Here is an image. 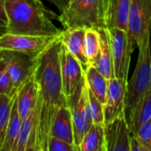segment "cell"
I'll use <instances>...</instances> for the list:
<instances>
[{"mask_svg":"<svg viewBox=\"0 0 151 151\" xmlns=\"http://www.w3.org/2000/svg\"><path fill=\"white\" fill-rule=\"evenodd\" d=\"M15 98L16 96H8L4 95H0V151H2L4 146L6 128Z\"/></svg>","mask_w":151,"mask_h":151,"instance_id":"22","label":"cell"},{"mask_svg":"<svg viewBox=\"0 0 151 151\" xmlns=\"http://www.w3.org/2000/svg\"><path fill=\"white\" fill-rule=\"evenodd\" d=\"M6 33L28 35L58 36L63 30L51 20L41 0H5Z\"/></svg>","mask_w":151,"mask_h":151,"instance_id":"2","label":"cell"},{"mask_svg":"<svg viewBox=\"0 0 151 151\" xmlns=\"http://www.w3.org/2000/svg\"><path fill=\"white\" fill-rule=\"evenodd\" d=\"M1 58L14 87L18 90L32 75L35 60L27 54L15 50H1Z\"/></svg>","mask_w":151,"mask_h":151,"instance_id":"9","label":"cell"},{"mask_svg":"<svg viewBox=\"0 0 151 151\" xmlns=\"http://www.w3.org/2000/svg\"><path fill=\"white\" fill-rule=\"evenodd\" d=\"M41 110L40 97L34 110L22 119L14 151H37V131Z\"/></svg>","mask_w":151,"mask_h":151,"instance_id":"13","label":"cell"},{"mask_svg":"<svg viewBox=\"0 0 151 151\" xmlns=\"http://www.w3.org/2000/svg\"><path fill=\"white\" fill-rule=\"evenodd\" d=\"M130 151H147L146 148L142 144V142L138 140V138L134 135L131 137V144Z\"/></svg>","mask_w":151,"mask_h":151,"instance_id":"28","label":"cell"},{"mask_svg":"<svg viewBox=\"0 0 151 151\" xmlns=\"http://www.w3.org/2000/svg\"><path fill=\"white\" fill-rule=\"evenodd\" d=\"M84 73L86 83L88 89L104 105L106 101L108 81L94 65L90 64L84 71Z\"/></svg>","mask_w":151,"mask_h":151,"instance_id":"20","label":"cell"},{"mask_svg":"<svg viewBox=\"0 0 151 151\" xmlns=\"http://www.w3.org/2000/svg\"><path fill=\"white\" fill-rule=\"evenodd\" d=\"M111 52L113 72L116 78L128 81L129 65L134 48L127 32L118 27L107 28Z\"/></svg>","mask_w":151,"mask_h":151,"instance_id":"8","label":"cell"},{"mask_svg":"<svg viewBox=\"0 0 151 151\" xmlns=\"http://www.w3.org/2000/svg\"><path fill=\"white\" fill-rule=\"evenodd\" d=\"M61 37L35 60L34 77L39 88L41 110L37 131V151H47L50 129L58 110L67 103L61 76Z\"/></svg>","mask_w":151,"mask_h":151,"instance_id":"1","label":"cell"},{"mask_svg":"<svg viewBox=\"0 0 151 151\" xmlns=\"http://www.w3.org/2000/svg\"><path fill=\"white\" fill-rule=\"evenodd\" d=\"M107 151H130L132 132L124 115L104 124Z\"/></svg>","mask_w":151,"mask_h":151,"instance_id":"12","label":"cell"},{"mask_svg":"<svg viewBox=\"0 0 151 151\" xmlns=\"http://www.w3.org/2000/svg\"><path fill=\"white\" fill-rule=\"evenodd\" d=\"M61 76L64 94L66 97L77 89L85 78V73L81 63L63 44L61 50Z\"/></svg>","mask_w":151,"mask_h":151,"instance_id":"10","label":"cell"},{"mask_svg":"<svg viewBox=\"0 0 151 151\" xmlns=\"http://www.w3.org/2000/svg\"><path fill=\"white\" fill-rule=\"evenodd\" d=\"M127 35L132 47L144 46L151 37V0H131Z\"/></svg>","mask_w":151,"mask_h":151,"instance_id":"5","label":"cell"},{"mask_svg":"<svg viewBox=\"0 0 151 151\" xmlns=\"http://www.w3.org/2000/svg\"><path fill=\"white\" fill-rule=\"evenodd\" d=\"M47 1H49L50 3L54 4L59 10V12H61L66 6V4H67L69 0H47Z\"/></svg>","mask_w":151,"mask_h":151,"instance_id":"29","label":"cell"},{"mask_svg":"<svg viewBox=\"0 0 151 151\" xmlns=\"http://www.w3.org/2000/svg\"><path fill=\"white\" fill-rule=\"evenodd\" d=\"M85 54L89 62L93 64L100 50V35L96 28H86L84 39Z\"/></svg>","mask_w":151,"mask_h":151,"instance_id":"23","label":"cell"},{"mask_svg":"<svg viewBox=\"0 0 151 151\" xmlns=\"http://www.w3.org/2000/svg\"><path fill=\"white\" fill-rule=\"evenodd\" d=\"M134 136L138 138L147 151H151V119L140 127L137 134Z\"/></svg>","mask_w":151,"mask_h":151,"instance_id":"26","label":"cell"},{"mask_svg":"<svg viewBox=\"0 0 151 151\" xmlns=\"http://www.w3.org/2000/svg\"><path fill=\"white\" fill-rule=\"evenodd\" d=\"M50 136L57 137L70 144L74 145L73 119H72L71 110L67 103L62 105L58 110L52 122V126L50 129Z\"/></svg>","mask_w":151,"mask_h":151,"instance_id":"16","label":"cell"},{"mask_svg":"<svg viewBox=\"0 0 151 151\" xmlns=\"http://www.w3.org/2000/svg\"><path fill=\"white\" fill-rule=\"evenodd\" d=\"M85 31L86 28L84 27L65 28L61 35L62 44L74 58L79 60L84 71L89 65V62L85 54Z\"/></svg>","mask_w":151,"mask_h":151,"instance_id":"14","label":"cell"},{"mask_svg":"<svg viewBox=\"0 0 151 151\" xmlns=\"http://www.w3.org/2000/svg\"><path fill=\"white\" fill-rule=\"evenodd\" d=\"M21 123H22V119L18 111L17 103H16V98H15L14 104L12 108L10 119L8 121L6 134H5V139H4L2 151L15 150V147L17 144V141H18L20 127H21Z\"/></svg>","mask_w":151,"mask_h":151,"instance_id":"21","label":"cell"},{"mask_svg":"<svg viewBox=\"0 0 151 151\" xmlns=\"http://www.w3.org/2000/svg\"><path fill=\"white\" fill-rule=\"evenodd\" d=\"M47 151H77V148L61 139L50 136L48 140Z\"/></svg>","mask_w":151,"mask_h":151,"instance_id":"27","label":"cell"},{"mask_svg":"<svg viewBox=\"0 0 151 151\" xmlns=\"http://www.w3.org/2000/svg\"><path fill=\"white\" fill-rule=\"evenodd\" d=\"M18 90L13 85L5 67L0 71V95H4L8 96H16Z\"/></svg>","mask_w":151,"mask_h":151,"instance_id":"25","label":"cell"},{"mask_svg":"<svg viewBox=\"0 0 151 151\" xmlns=\"http://www.w3.org/2000/svg\"><path fill=\"white\" fill-rule=\"evenodd\" d=\"M97 30L100 35V50L96 60L93 64L90 65H94L106 78V80L109 81L115 75L113 72V65L109 42L108 31L107 27L98 28Z\"/></svg>","mask_w":151,"mask_h":151,"instance_id":"18","label":"cell"},{"mask_svg":"<svg viewBox=\"0 0 151 151\" xmlns=\"http://www.w3.org/2000/svg\"><path fill=\"white\" fill-rule=\"evenodd\" d=\"M131 0H107L106 27L127 30V19Z\"/></svg>","mask_w":151,"mask_h":151,"instance_id":"17","label":"cell"},{"mask_svg":"<svg viewBox=\"0 0 151 151\" xmlns=\"http://www.w3.org/2000/svg\"><path fill=\"white\" fill-rule=\"evenodd\" d=\"M61 35H28L5 32L0 35V50H15L23 52L35 60L52 43L58 40Z\"/></svg>","mask_w":151,"mask_h":151,"instance_id":"7","label":"cell"},{"mask_svg":"<svg viewBox=\"0 0 151 151\" xmlns=\"http://www.w3.org/2000/svg\"><path fill=\"white\" fill-rule=\"evenodd\" d=\"M127 81L112 77L108 81L106 101L104 105V124L124 115Z\"/></svg>","mask_w":151,"mask_h":151,"instance_id":"11","label":"cell"},{"mask_svg":"<svg viewBox=\"0 0 151 151\" xmlns=\"http://www.w3.org/2000/svg\"><path fill=\"white\" fill-rule=\"evenodd\" d=\"M66 99L67 104L72 113L74 145L77 148V150L79 151L80 144L85 134L93 124L88 99V86L85 78L84 81L77 88V89L71 96H67Z\"/></svg>","mask_w":151,"mask_h":151,"instance_id":"6","label":"cell"},{"mask_svg":"<svg viewBox=\"0 0 151 151\" xmlns=\"http://www.w3.org/2000/svg\"><path fill=\"white\" fill-rule=\"evenodd\" d=\"M4 67V61H3L2 58L0 57V71H1Z\"/></svg>","mask_w":151,"mask_h":151,"instance_id":"32","label":"cell"},{"mask_svg":"<svg viewBox=\"0 0 151 151\" xmlns=\"http://www.w3.org/2000/svg\"><path fill=\"white\" fill-rule=\"evenodd\" d=\"M88 99L93 123L104 124V104L95 96V95L88 89Z\"/></svg>","mask_w":151,"mask_h":151,"instance_id":"24","label":"cell"},{"mask_svg":"<svg viewBox=\"0 0 151 151\" xmlns=\"http://www.w3.org/2000/svg\"><path fill=\"white\" fill-rule=\"evenodd\" d=\"M39 99V88L34 73L19 87L16 95L18 111L21 119H25L35 107Z\"/></svg>","mask_w":151,"mask_h":151,"instance_id":"15","label":"cell"},{"mask_svg":"<svg viewBox=\"0 0 151 151\" xmlns=\"http://www.w3.org/2000/svg\"><path fill=\"white\" fill-rule=\"evenodd\" d=\"M107 0H69L57 19L65 28L106 27Z\"/></svg>","mask_w":151,"mask_h":151,"instance_id":"4","label":"cell"},{"mask_svg":"<svg viewBox=\"0 0 151 151\" xmlns=\"http://www.w3.org/2000/svg\"><path fill=\"white\" fill-rule=\"evenodd\" d=\"M0 31L2 32H6V23L4 21H3L2 19H0Z\"/></svg>","mask_w":151,"mask_h":151,"instance_id":"31","label":"cell"},{"mask_svg":"<svg viewBox=\"0 0 151 151\" xmlns=\"http://www.w3.org/2000/svg\"><path fill=\"white\" fill-rule=\"evenodd\" d=\"M79 151H107L104 124L93 123L85 134Z\"/></svg>","mask_w":151,"mask_h":151,"instance_id":"19","label":"cell"},{"mask_svg":"<svg viewBox=\"0 0 151 151\" xmlns=\"http://www.w3.org/2000/svg\"><path fill=\"white\" fill-rule=\"evenodd\" d=\"M0 57H1V50H0Z\"/></svg>","mask_w":151,"mask_h":151,"instance_id":"34","label":"cell"},{"mask_svg":"<svg viewBox=\"0 0 151 151\" xmlns=\"http://www.w3.org/2000/svg\"><path fill=\"white\" fill-rule=\"evenodd\" d=\"M4 3L5 0H0V19L6 23V14L4 10Z\"/></svg>","mask_w":151,"mask_h":151,"instance_id":"30","label":"cell"},{"mask_svg":"<svg viewBox=\"0 0 151 151\" xmlns=\"http://www.w3.org/2000/svg\"><path fill=\"white\" fill-rule=\"evenodd\" d=\"M4 33V32H2V31H0V35H3Z\"/></svg>","mask_w":151,"mask_h":151,"instance_id":"33","label":"cell"},{"mask_svg":"<svg viewBox=\"0 0 151 151\" xmlns=\"http://www.w3.org/2000/svg\"><path fill=\"white\" fill-rule=\"evenodd\" d=\"M151 90V37L142 47L139 48L138 61L134 72L127 81L125 97L124 116L132 132H138L139 115L146 96Z\"/></svg>","mask_w":151,"mask_h":151,"instance_id":"3","label":"cell"}]
</instances>
